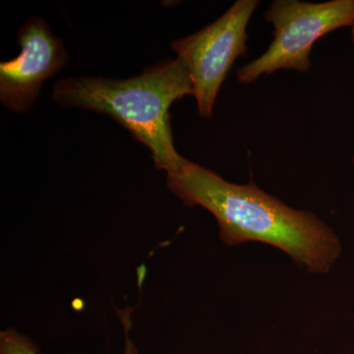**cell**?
<instances>
[{"label": "cell", "mask_w": 354, "mask_h": 354, "mask_svg": "<svg viewBox=\"0 0 354 354\" xmlns=\"http://www.w3.org/2000/svg\"><path fill=\"white\" fill-rule=\"evenodd\" d=\"M167 184L184 205L202 207L214 216L227 246L269 244L314 274H327L341 256V242L329 225L310 212L290 208L253 180L228 183L186 158L177 171L167 174Z\"/></svg>", "instance_id": "6da1fadb"}, {"label": "cell", "mask_w": 354, "mask_h": 354, "mask_svg": "<svg viewBox=\"0 0 354 354\" xmlns=\"http://www.w3.org/2000/svg\"><path fill=\"white\" fill-rule=\"evenodd\" d=\"M194 95L180 58L167 59L129 79L70 77L55 84L53 100L64 108L87 109L113 118L150 149L158 171H176L185 162L174 147L169 109Z\"/></svg>", "instance_id": "7a4b0ae2"}, {"label": "cell", "mask_w": 354, "mask_h": 354, "mask_svg": "<svg viewBox=\"0 0 354 354\" xmlns=\"http://www.w3.org/2000/svg\"><path fill=\"white\" fill-rule=\"evenodd\" d=\"M264 17L274 26V39L260 57L237 70L241 84L255 82L279 70L308 72L310 53L316 41L335 30L353 26L354 0L322 3L274 0Z\"/></svg>", "instance_id": "3957f363"}, {"label": "cell", "mask_w": 354, "mask_h": 354, "mask_svg": "<svg viewBox=\"0 0 354 354\" xmlns=\"http://www.w3.org/2000/svg\"><path fill=\"white\" fill-rule=\"evenodd\" d=\"M259 3L258 0H237L215 22L171 44L189 72L202 118H211L230 69L237 58L247 55V25Z\"/></svg>", "instance_id": "277c9868"}, {"label": "cell", "mask_w": 354, "mask_h": 354, "mask_svg": "<svg viewBox=\"0 0 354 354\" xmlns=\"http://www.w3.org/2000/svg\"><path fill=\"white\" fill-rule=\"evenodd\" d=\"M18 43L19 55L0 64V102L13 113H22L34 106L44 81L66 66L68 53L39 17L21 26Z\"/></svg>", "instance_id": "5b68a950"}, {"label": "cell", "mask_w": 354, "mask_h": 354, "mask_svg": "<svg viewBox=\"0 0 354 354\" xmlns=\"http://www.w3.org/2000/svg\"><path fill=\"white\" fill-rule=\"evenodd\" d=\"M120 318L125 333L123 354H140L138 346L129 335L131 328L129 319L124 315H121ZM0 354H39V349L27 335L14 329H7L0 333Z\"/></svg>", "instance_id": "8992f818"}, {"label": "cell", "mask_w": 354, "mask_h": 354, "mask_svg": "<svg viewBox=\"0 0 354 354\" xmlns=\"http://www.w3.org/2000/svg\"><path fill=\"white\" fill-rule=\"evenodd\" d=\"M351 41H353V44L354 46V23H353V26H351ZM353 162L354 165V153H353Z\"/></svg>", "instance_id": "52a82bcc"}]
</instances>
